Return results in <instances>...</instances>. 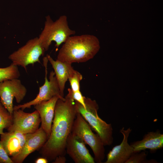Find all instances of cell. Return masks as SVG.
<instances>
[{
  "instance_id": "cell-1",
  "label": "cell",
  "mask_w": 163,
  "mask_h": 163,
  "mask_svg": "<svg viewBox=\"0 0 163 163\" xmlns=\"http://www.w3.org/2000/svg\"><path fill=\"white\" fill-rule=\"evenodd\" d=\"M65 98L58 99L56 102L50 135L40 149V154L48 161L65 155L67 139L77 112L74 100L68 94Z\"/></svg>"
},
{
  "instance_id": "cell-2",
  "label": "cell",
  "mask_w": 163,
  "mask_h": 163,
  "mask_svg": "<svg viewBox=\"0 0 163 163\" xmlns=\"http://www.w3.org/2000/svg\"><path fill=\"white\" fill-rule=\"evenodd\" d=\"M100 49L99 40L93 35L71 36L59 49L56 59L72 64L85 62L93 58Z\"/></svg>"
},
{
  "instance_id": "cell-3",
  "label": "cell",
  "mask_w": 163,
  "mask_h": 163,
  "mask_svg": "<svg viewBox=\"0 0 163 163\" xmlns=\"http://www.w3.org/2000/svg\"><path fill=\"white\" fill-rule=\"evenodd\" d=\"M85 102L86 109L75 101L77 112L81 114L91 128L99 136L104 146L111 145L113 141L111 124L107 123L99 117L97 114L98 105L95 100L85 97Z\"/></svg>"
},
{
  "instance_id": "cell-4",
  "label": "cell",
  "mask_w": 163,
  "mask_h": 163,
  "mask_svg": "<svg viewBox=\"0 0 163 163\" xmlns=\"http://www.w3.org/2000/svg\"><path fill=\"white\" fill-rule=\"evenodd\" d=\"M75 34V30L69 27L66 16L62 15L54 21L50 16L47 15L46 17L44 28L38 38L46 51L48 50L53 41L56 43L55 46L57 50L62 43Z\"/></svg>"
},
{
  "instance_id": "cell-5",
  "label": "cell",
  "mask_w": 163,
  "mask_h": 163,
  "mask_svg": "<svg viewBox=\"0 0 163 163\" xmlns=\"http://www.w3.org/2000/svg\"><path fill=\"white\" fill-rule=\"evenodd\" d=\"M71 133L81 138L88 145L94 155L95 162L101 163L105 157L104 146L99 136L94 133L90 126L81 114L77 112Z\"/></svg>"
},
{
  "instance_id": "cell-6",
  "label": "cell",
  "mask_w": 163,
  "mask_h": 163,
  "mask_svg": "<svg viewBox=\"0 0 163 163\" xmlns=\"http://www.w3.org/2000/svg\"><path fill=\"white\" fill-rule=\"evenodd\" d=\"M45 51L38 37H36L29 40L25 44L12 53L8 58L14 65L21 66L27 71L28 65L40 63V58L43 56Z\"/></svg>"
},
{
  "instance_id": "cell-7",
  "label": "cell",
  "mask_w": 163,
  "mask_h": 163,
  "mask_svg": "<svg viewBox=\"0 0 163 163\" xmlns=\"http://www.w3.org/2000/svg\"><path fill=\"white\" fill-rule=\"evenodd\" d=\"M43 65L45 68V82L43 85L39 87V92L33 100L22 104L14 106L13 110L21 109L24 110L25 108H30L41 102L47 101L54 96H58L59 99L65 100L60 94L59 86L54 72L51 71L50 74L49 80L47 78V63L49 62L46 56L43 59Z\"/></svg>"
},
{
  "instance_id": "cell-8",
  "label": "cell",
  "mask_w": 163,
  "mask_h": 163,
  "mask_svg": "<svg viewBox=\"0 0 163 163\" xmlns=\"http://www.w3.org/2000/svg\"><path fill=\"white\" fill-rule=\"evenodd\" d=\"M27 92L26 87L18 78L4 81L0 83V101L9 113L12 115L13 100L20 103L24 99Z\"/></svg>"
},
{
  "instance_id": "cell-9",
  "label": "cell",
  "mask_w": 163,
  "mask_h": 163,
  "mask_svg": "<svg viewBox=\"0 0 163 163\" xmlns=\"http://www.w3.org/2000/svg\"><path fill=\"white\" fill-rule=\"evenodd\" d=\"M13 122L7 129L8 131H17L27 134L36 132L39 128L41 120L37 110L31 113L24 111L21 109L14 110Z\"/></svg>"
},
{
  "instance_id": "cell-10",
  "label": "cell",
  "mask_w": 163,
  "mask_h": 163,
  "mask_svg": "<svg viewBox=\"0 0 163 163\" xmlns=\"http://www.w3.org/2000/svg\"><path fill=\"white\" fill-rule=\"evenodd\" d=\"M83 140L71 133L68 137L66 145V153L75 163H94Z\"/></svg>"
},
{
  "instance_id": "cell-11",
  "label": "cell",
  "mask_w": 163,
  "mask_h": 163,
  "mask_svg": "<svg viewBox=\"0 0 163 163\" xmlns=\"http://www.w3.org/2000/svg\"><path fill=\"white\" fill-rule=\"evenodd\" d=\"M48 139L46 133L41 126L34 133L26 134L25 141L21 150L11 158L14 163H22L30 154L40 149Z\"/></svg>"
},
{
  "instance_id": "cell-12",
  "label": "cell",
  "mask_w": 163,
  "mask_h": 163,
  "mask_svg": "<svg viewBox=\"0 0 163 163\" xmlns=\"http://www.w3.org/2000/svg\"><path fill=\"white\" fill-rule=\"evenodd\" d=\"M132 129L129 128L126 130L123 127L120 132L123 136L121 143L114 147L107 155L105 163H125L134 152L133 148L128 142V138Z\"/></svg>"
},
{
  "instance_id": "cell-13",
  "label": "cell",
  "mask_w": 163,
  "mask_h": 163,
  "mask_svg": "<svg viewBox=\"0 0 163 163\" xmlns=\"http://www.w3.org/2000/svg\"><path fill=\"white\" fill-rule=\"evenodd\" d=\"M59 98L58 96H54L49 100L41 102L34 106L40 115L41 127L46 133L48 139L51 132L55 105Z\"/></svg>"
},
{
  "instance_id": "cell-14",
  "label": "cell",
  "mask_w": 163,
  "mask_h": 163,
  "mask_svg": "<svg viewBox=\"0 0 163 163\" xmlns=\"http://www.w3.org/2000/svg\"><path fill=\"white\" fill-rule=\"evenodd\" d=\"M26 134L17 131H8L0 135V141L9 156H15L21 150L25 141Z\"/></svg>"
},
{
  "instance_id": "cell-15",
  "label": "cell",
  "mask_w": 163,
  "mask_h": 163,
  "mask_svg": "<svg viewBox=\"0 0 163 163\" xmlns=\"http://www.w3.org/2000/svg\"><path fill=\"white\" fill-rule=\"evenodd\" d=\"M54 69L60 90L61 96L64 97V91L66 82L75 72V70L72 66V64L54 60L48 54L46 56Z\"/></svg>"
},
{
  "instance_id": "cell-16",
  "label": "cell",
  "mask_w": 163,
  "mask_h": 163,
  "mask_svg": "<svg viewBox=\"0 0 163 163\" xmlns=\"http://www.w3.org/2000/svg\"><path fill=\"white\" fill-rule=\"evenodd\" d=\"M130 145L134 152L147 149L154 152L163 147V134L159 130L148 132L144 136L142 140L132 142Z\"/></svg>"
},
{
  "instance_id": "cell-17",
  "label": "cell",
  "mask_w": 163,
  "mask_h": 163,
  "mask_svg": "<svg viewBox=\"0 0 163 163\" xmlns=\"http://www.w3.org/2000/svg\"><path fill=\"white\" fill-rule=\"evenodd\" d=\"M20 76L18 66L12 63L7 67L0 68V83L6 80L18 78Z\"/></svg>"
},
{
  "instance_id": "cell-18",
  "label": "cell",
  "mask_w": 163,
  "mask_h": 163,
  "mask_svg": "<svg viewBox=\"0 0 163 163\" xmlns=\"http://www.w3.org/2000/svg\"><path fill=\"white\" fill-rule=\"evenodd\" d=\"M12 117L0 101V135L12 123Z\"/></svg>"
},
{
  "instance_id": "cell-19",
  "label": "cell",
  "mask_w": 163,
  "mask_h": 163,
  "mask_svg": "<svg viewBox=\"0 0 163 163\" xmlns=\"http://www.w3.org/2000/svg\"><path fill=\"white\" fill-rule=\"evenodd\" d=\"M82 74L78 71L75 70L72 75L69 78L71 87V90L73 92L80 91V82L82 80Z\"/></svg>"
},
{
  "instance_id": "cell-20",
  "label": "cell",
  "mask_w": 163,
  "mask_h": 163,
  "mask_svg": "<svg viewBox=\"0 0 163 163\" xmlns=\"http://www.w3.org/2000/svg\"><path fill=\"white\" fill-rule=\"evenodd\" d=\"M147 155L145 150L134 152L125 163H146Z\"/></svg>"
},
{
  "instance_id": "cell-21",
  "label": "cell",
  "mask_w": 163,
  "mask_h": 163,
  "mask_svg": "<svg viewBox=\"0 0 163 163\" xmlns=\"http://www.w3.org/2000/svg\"><path fill=\"white\" fill-rule=\"evenodd\" d=\"M68 94L70 95L72 98L75 101L78 102L82 105L86 109V106L85 102V97L83 96L80 91L73 92L71 88L68 89Z\"/></svg>"
},
{
  "instance_id": "cell-22",
  "label": "cell",
  "mask_w": 163,
  "mask_h": 163,
  "mask_svg": "<svg viewBox=\"0 0 163 163\" xmlns=\"http://www.w3.org/2000/svg\"><path fill=\"white\" fill-rule=\"evenodd\" d=\"M0 163H14L3 148L0 141Z\"/></svg>"
},
{
  "instance_id": "cell-23",
  "label": "cell",
  "mask_w": 163,
  "mask_h": 163,
  "mask_svg": "<svg viewBox=\"0 0 163 163\" xmlns=\"http://www.w3.org/2000/svg\"><path fill=\"white\" fill-rule=\"evenodd\" d=\"M66 159L65 155H61L57 156L53 161L54 163H65L66 162Z\"/></svg>"
},
{
  "instance_id": "cell-24",
  "label": "cell",
  "mask_w": 163,
  "mask_h": 163,
  "mask_svg": "<svg viewBox=\"0 0 163 163\" xmlns=\"http://www.w3.org/2000/svg\"><path fill=\"white\" fill-rule=\"evenodd\" d=\"M48 162V160L43 157L38 158L35 161V163H47Z\"/></svg>"
}]
</instances>
